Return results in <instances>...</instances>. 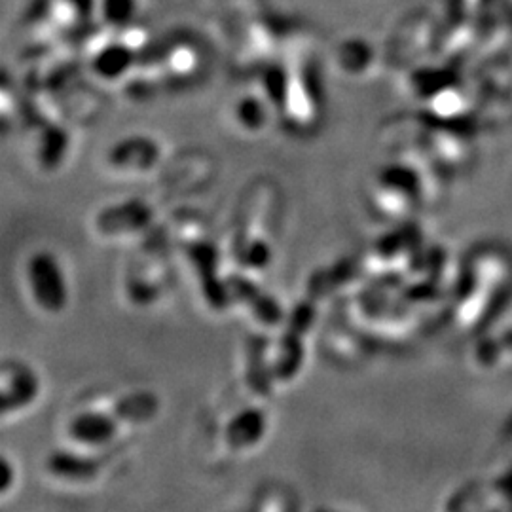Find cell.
<instances>
[{"label": "cell", "mask_w": 512, "mask_h": 512, "mask_svg": "<svg viewBox=\"0 0 512 512\" xmlns=\"http://www.w3.org/2000/svg\"><path fill=\"white\" fill-rule=\"evenodd\" d=\"M69 150V133L61 126H50L40 133L38 141V158L44 167L57 165L63 162L65 154Z\"/></svg>", "instance_id": "15"}, {"label": "cell", "mask_w": 512, "mask_h": 512, "mask_svg": "<svg viewBox=\"0 0 512 512\" xmlns=\"http://www.w3.org/2000/svg\"><path fill=\"white\" fill-rule=\"evenodd\" d=\"M190 266L196 275L200 274L203 298L213 310H224L232 304V296L228 289V277L220 275V253L215 243L205 239H196L186 249Z\"/></svg>", "instance_id": "7"}, {"label": "cell", "mask_w": 512, "mask_h": 512, "mask_svg": "<svg viewBox=\"0 0 512 512\" xmlns=\"http://www.w3.org/2000/svg\"><path fill=\"white\" fill-rule=\"evenodd\" d=\"M209 2L219 4V6H241V4H245L247 0H209Z\"/></svg>", "instance_id": "19"}, {"label": "cell", "mask_w": 512, "mask_h": 512, "mask_svg": "<svg viewBox=\"0 0 512 512\" xmlns=\"http://www.w3.org/2000/svg\"><path fill=\"white\" fill-rule=\"evenodd\" d=\"M497 338H499V344H501V348H503L507 363H512V327L503 330V332H499Z\"/></svg>", "instance_id": "18"}, {"label": "cell", "mask_w": 512, "mask_h": 512, "mask_svg": "<svg viewBox=\"0 0 512 512\" xmlns=\"http://www.w3.org/2000/svg\"><path fill=\"white\" fill-rule=\"evenodd\" d=\"M162 145L145 133H133L118 139L107 152L105 165L122 177H139L154 171L162 162Z\"/></svg>", "instance_id": "5"}, {"label": "cell", "mask_w": 512, "mask_h": 512, "mask_svg": "<svg viewBox=\"0 0 512 512\" xmlns=\"http://www.w3.org/2000/svg\"><path fill=\"white\" fill-rule=\"evenodd\" d=\"M154 224V207L143 198L105 205L93 217V230L105 241H129L145 234Z\"/></svg>", "instance_id": "3"}, {"label": "cell", "mask_w": 512, "mask_h": 512, "mask_svg": "<svg viewBox=\"0 0 512 512\" xmlns=\"http://www.w3.org/2000/svg\"><path fill=\"white\" fill-rule=\"evenodd\" d=\"M2 418L10 420L12 416H19L37 403L42 391V384L33 366L18 361L6 359L2 365Z\"/></svg>", "instance_id": "6"}, {"label": "cell", "mask_w": 512, "mask_h": 512, "mask_svg": "<svg viewBox=\"0 0 512 512\" xmlns=\"http://www.w3.org/2000/svg\"><path fill=\"white\" fill-rule=\"evenodd\" d=\"M143 0H95V23L109 31L126 29L141 21Z\"/></svg>", "instance_id": "13"}, {"label": "cell", "mask_w": 512, "mask_h": 512, "mask_svg": "<svg viewBox=\"0 0 512 512\" xmlns=\"http://www.w3.org/2000/svg\"><path fill=\"white\" fill-rule=\"evenodd\" d=\"M275 114L277 110L272 101L258 86L238 93L228 107L232 124L245 135H260L262 131H266L274 122Z\"/></svg>", "instance_id": "10"}, {"label": "cell", "mask_w": 512, "mask_h": 512, "mask_svg": "<svg viewBox=\"0 0 512 512\" xmlns=\"http://www.w3.org/2000/svg\"><path fill=\"white\" fill-rule=\"evenodd\" d=\"M268 433V416L260 406H245L226 421L222 440L232 454H245L260 446Z\"/></svg>", "instance_id": "11"}, {"label": "cell", "mask_w": 512, "mask_h": 512, "mask_svg": "<svg viewBox=\"0 0 512 512\" xmlns=\"http://www.w3.org/2000/svg\"><path fill=\"white\" fill-rule=\"evenodd\" d=\"M44 471L61 484L90 486L103 473V461L97 452L69 446L54 450L44 461Z\"/></svg>", "instance_id": "8"}, {"label": "cell", "mask_w": 512, "mask_h": 512, "mask_svg": "<svg viewBox=\"0 0 512 512\" xmlns=\"http://www.w3.org/2000/svg\"><path fill=\"white\" fill-rule=\"evenodd\" d=\"M14 482H18V469L10 463L8 456H4L2 458V488H0L2 499H8Z\"/></svg>", "instance_id": "17"}, {"label": "cell", "mask_w": 512, "mask_h": 512, "mask_svg": "<svg viewBox=\"0 0 512 512\" xmlns=\"http://www.w3.org/2000/svg\"><path fill=\"white\" fill-rule=\"evenodd\" d=\"M475 361L476 365L484 368V370H495V368H499L503 363H507L497 334L486 336V338H482L476 344Z\"/></svg>", "instance_id": "16"}, {"label": "cell", "mask_w": 512, "mask_h": 512, "mask_svg": "<svg viewBox=\"0 0 512 512\" xmlns=\"http://www.w3.org/2000/svg\"><path fill=\"white\" fill-rule=\"evenodd\" d=\"M110 406L116 412V416L128 425V429L154 420V416L160 410V403H158L156 395L150 391L126 393V395L118 397L116 401H112Z\"/></svg>", "instance_id": "14"}, {"label": "cell", "mask_w": 512, "mask_h": 512, "mask_svg": "<svg viewBox=\"0 0 512 512\" xmlns=\"http://www.w3.org/2000/svg\"><path fill=\"white\" fill-rule=\"evenodd\" d=\"M330 63L342 76L359 80L374 71L378 57L366 38L346 37L334 44Z\"/></svg>", "instance_id": "12"}, {"label": "cell", "mask_w": 512, "mask_h": 512, "mask_svg": "<svg viewBox=\"0 0 512 512\" xmlns=\"http://www.w3.org/2000/svg\"><path fill=\"white\" fill-rule=\"evenodd\" d=\"M370 196L376 211L385 215L406 213L420 198L418 173L408 165H389L378 173Z\"/></svg>", "instance_id": "4"}, {"label": "cell", "mask_w": 512, "mask_h": 512, "mask_svg": "<svg viewBox=\"0 0 512 512\" xmlns=\"http://www.w3.org/2000/svg\"><path fill=\"white\" fill-rule=\"evenodd\" d=\"M128 425L116 416L112 406H86L67 420L65 435L69 446L88 452H107L122 435Z\"/></svg>", "instance_id": "2"}, {"label": "cell", "mask_w": 512, "mask_h": 512, "mask_svg": "<svg viewBox=\"0 0 512 512\" xmlns=\"http://www.w3.org/2000/svg\"><path fill=\"white\" fill-rule=\"evenodd\" d=\"M23 285L31 304L44 315H61L71 302L69 277L52 251H35L23 264Z\"/></svg>", "instance_id": "1"}, {"label": "cell", "mask_w": 512, "mask_h": 512, "mask_svg": "<svg viewBox=\"0 0 512 512\" xmlns=\"http://www.w3.org/2000/svg\"><path fill=\"white\" fill-rule=\"evenodd\" d=\"M156 61L164 76L165 86H183L194 80L202 69V52L192 38L177 37L165 40L156 50Z\"/></svg>", "instance_id": "9"}]
</instances>
